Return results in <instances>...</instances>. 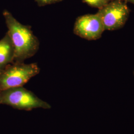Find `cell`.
I'll list each match as a JSON object with an SVG mask.
<instances>
[{"instance_id":"1","label":"cell","mask_w":134,"mask_h":134,"mask_svg":"<svg viewBox=\"0 0 134 134\" xmlns=\"http://www.w3.org/2000/svg\"><path fill=\"white\" fill-rule=\"evenodd\" d=\"M7 31L11 38L14 49V62H24L37 52L39 48L38 38L30 26L21 24L7 10L3 13Z\"/></svg>"},{"instance_id":"2","label":"cell","mask_w":134,"mask_h":134,"mask_svg":"<svg viewBox=\"0 0 134 134\" xmlns=\"http://www.w3.org/2000/svg\"><path fill=\"white\" fill-rule=\"evenodd\" d=\"M40 71L37 63L13 62L0 71V91L24 86Z\"/></svg>"},{"instance_id":"3","label":"cell","mask_w":134,"mask_h":134,"mask_svg":"<svg viewBox=\"0 0 134 134\" xmlns=\"http://www.w3.org/2000/svg\"><path fill=\"white\" fill-rule=\"evenodd\" d=\"M0 104L10 106L19 110L51 108L48 103L23 86L0 91Z\"/></svg>"},{"instance_id":"4","label":"cell","mask_w":134,"mask_h":134,"mask_svg":"<svg viewBox=\"0 0 134 134\" xmlns=\"http://www.w3.org/2000/svg\"><path fill=\"white\" fill-rule=\"evenodd\" d=\"M97 14L100 18L105 30H112L124 25L129 11L127 5L121 0H112L99 9Z\"/></svg>"},{"instance_id":"5","label":"cell","mask_w":134,"mask_h":134,"mask_svg":"<svg viewBox=\"0 0 134 134\" xmlns=\"http://www.w3.org/2000/svg\"><path fill=\"white\" fill-rule=\"evenodd\" d=\"M105 30L100 18L96 14H85L77 19L74 25V34L89 40L99 38Z\"/></svg>"},{"instance_id":"6","label":"cell","mask_w":134,"mask_h":134,"mask_svg":"<svg viewBox=\"0 0 134 134\" xmlns=\"http://www.w3.org/2000/svg\"><path fill=\"white\" fill-rule=\"evenodd\" d=\"M14 46L9 34L7 32L0 40V70L14 62Z\"/></svg>"},{"instance_id":"7","label":"cell","mask_w":134,"mask_h":134,"mask_svg":"<svg viewBox=\"0 0 134 134\" xmlns=\"http://www.w3.org/2000/svg\"><path fill=\"white\" fill-rule=\"evenodd\" d=\"M87 5L99 9L107 5L112 0H82Z\"/></svg>"},{"instance_id":"8","label":"cell","mask_w":134,"mask_h":134,"mask_svg":"<svg viewBox=\"0 0 134 134\" xmlns=\"http://www.w3.org/2000/svg\"><path fill=\"white\" fill-rule=\"evenodd\" d=\"M63 0H35L39 7H43L47 5H52L62 2Z\"/></svg>"},{"instance_id":"9","label":"cell","mask_w":134,"mask_h":134,"mask_svg":"<svg viewBox=\"0 0 134 134\" xmlns=\"http://www.w3.org/2000/svg\"><path fill=\"white\" fill-rule=\"evenodd\" d=\"M125 1H126L127 2H130L131 3H133V4H134V0H125Z\"/></svg>"},{"instance_id":"10","label":"cell","mask_w":134,"mask_h":134,"mask_svg":"<svg viewBox=\"0 0 134 134\" xmlns=\"http://www.w3.org/2000/svg\"><path fill=\"white\" fill-rule=\"evenodd\" d=\"M1 70H0V71H1Z\"/></svg>"}]
</instances>
